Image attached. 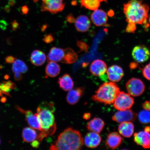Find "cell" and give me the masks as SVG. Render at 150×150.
<instances>
[{
  "mask_svg": "<svg viewBox=\"0 0 150 150\" xmlns=\"http://www.w3.org/2000/svg\"><path fill=\"white\" fill-rule=\"evenodd\" d=\"M55 110L53 103H50L48 106L44 104L37 109L42 127L37 138L40 142L48 136L52 135L56 132L57 127L54 114Z\"/></svg>",
  "mask_w": 150,
  "mask_h": 150,
  "instance_id": "6da1fadb",
  "label": "cell"
},
{
  "mask_svg": "<svg viewBox=\"0 0 150 150\" xmlns=\"http://www.w3.org/2000/svg\"><path fill=\"white\" fill-rule=\"evenodd\" d=\"M83 144V138L79 131L69 127L60 134L50 149L79 150L82 149Z\"/></svg>",
  "mask_w": 150,
  "mask_h": 150,
  "instance_id": "7a4b0ae2",
  "label": "cell"
},
{
  "mask_svg": "<svg viewBox=\"0 0 150 150\" xmlns=\"http://www.w3.org/2000/svg\"><path fill=\"white\" fill-rule=\"evenodd\" d=\"M149 7L142 0H130L123 5L126 21L140 25H147Z\"/></svg>",
  "mask_w": 150,
  "mask_h": 150,
  "instance_id": "3957f363",
  "label": "cell"
},
{
  "mask_svg": "<svg viewBox=\"0 0 150 150\" xmlns=\"http://www.w3.org/2000/svg\"><path fill=\"white\" fill-rule=\"evenodd\" d=\"M120 91L119 87L114 82H106L99 87L92 99L95 102L110 105L114 103Z\"/></svg>",
  "mask_w": 150,
  "mask_h": 150,
  "instance_id": "277c9868",
  "label": "cell"
},
{
  "mask_svg": "<svg viewBox=\"0 0 150 150\" xmlns=\"http://www.w3.org/2000/svg\"><path fill=\"white\" fill-rule=\"evenodd\" d=\"M113 103L116 109L125 110L130 109L132 107L134 104V100L129 93L120 91Z\"/></svg>",
  "mask_w": 150,
  "mask_h": 150,
  "instance_id": "5b68a950",
  "label": "cell"
},
{
  "mask_svg": "<svg viewBox=\"0 0 150 150\" xmlns=\"http://www.w3.org/2000/svg\"><path fill=\"white\" fill-rule=\"evenodd\" d=\"M126 87L129 94L134 97L142 95L145 90V86L143 82L136 78L129 80L126 84Z\"/></svg>",
  "mask_w": 150,
  "mask_h": 150,
  "instance_id": "8992f818",
  "label": "cell"
},
{
  "mask_svg": "<svg viewBox=\"0 0 150 150\" xmlns=\"http://www.w3.org/2000/svg\"><path fill=\"white\" fill-rule=\"evenodd\" d=\"M63 0H42L41 9L42 12H48L52 14L61 12L64 8Z\"/></svg>",
  "mask_w": 150,
  "mask_h": 150,
  "instance_id": "52a82bcc",
  "label": "cell"
},
{
  "mask_svg": "<svg viewBox=\"0 0 150 150\" xmlns=\"http://www.w3.org/2000/svg\"><path fill=\"white\" fill-rule=\"evenodd\" d=\"M16 108L25 115L26 120L30 127L40 131L42 130L40 121L37 113L34 114L31 110H24L18 106H16Z\"/></svg>",
  "mask_w": 150,
  "mask_h": 150,
  "instance_id": "ba28073f",
  "label": "cell"
},
{
  "mask_svg": "<svg viewBox=\"0 0 150 150\" xmlns=\"http://www.w3.org/2000/svg\"><path fill=\"white\" fill-rule=\"evenodd\" d=\"M133 59L137 62L142 63L149 60L150 57V52L147 47L139 45L134 47L132 50Z\"/></svg>",
  "mask_w": 150,
  "mask_h": 150,
  "instance_id": "9c48e42d",
  "label": "cell"
},
{
  "mask_svg": "<svg viewBox=\"0 0 150 150\" xmlns=\"http://www.w3.org/2000/svg\"><path fill=\"white\" fill-rule=\"evenodd\" d=\"M137 117V114L131 110H119L114 114L112 120L118 123L125 122L134 121Z\"/></svg>",
  "mask_w": 150,
  "mask_h": 150,
  "instance_id": "30bf717a",
  "label": "cell"
},
{
  "mask_svg": "<svg viewBox=\"0 0 150 150\" xmlns=\"http://www.w3.org/2000/svg\"><path fill=\"white\" fill-rule=\"evenodd\" d=\"M107 70V65L104 61L97 59L94 61L90 67V72L96 76H101L104 74Z\"/></svg>",
  "mask_w": 150,
  "mask_h": 150,
  "instance_id": "8fae6325",
  "label": "cell"
},
{
  "mask_svg": "<svg viewBox=\"0 0 150 150\" xmlns=\"http://www.w3.org/2000/svg\"><path fill=\"white\" fill-rule=\"evenodd\" d=\"M91 20L93 23L97 26H104L108 22V15L104 11L97 9L91 14Z\"/></svg>",
  "mask_w": 150,
  "mask_h": 150,
  "instance_id": "7c38bea8",
  "label": "cell"
},
{
  "mask_svg": "<svg viewBox=\"0 0 150 150\" xmlns=\"http://www.w3.org/2000/svg\"><path fill=\"white\" fill-rule=\"evenodd\" d=\"M106 72L109 80L112 82H119L124 75L122 69L117 65L109 67Z\"/></svg>",
  "mask_w": 150,
  "mask_h": 150,
  "instance_id": "4fadbf2b",
  "label": "cell"
},
{
  "mask_svg": "<svg viewBox=\"0 0 150 150\" xmlns=\"http://www.w3.org/2000/svg\"><path fill=\"white\" fill-rule=\"evenodd\" d=\"M134 140L138 145L142 146L144 149L150 148V134L146 131H142L134 133Z\"/></svg>",
  "mask_w": 150,
  "mask_h": 150,
  "instance_id": "5bb4252c",
  "label": "cell"
},
{
  "mask_svg": "<svg viewBox=\"0 0 150 150\" xmlns=\"http://www.w3.org/2000/svg\"><path fill=\"white\" fill-rule=\"evenodd\" d=\"M101 140L102 138L98 133L91 131L86 134L83 141L87 147L93 149L98 147Z\"/></svg>",
  "mask_w": 150,
  "mask_h": 150,
  "instance_id": "9a60e30c",
  "label": "cell"
},
{
  "mask_svg": "<svg viewBox=\"0 0 150 150\" xmlns=\"http://www.w3.org/2000/svg\"><path fill=\"white\" fill-rule=\"evenodd\" d=\"M69 91L66 97L67 102L69 104L74 105L78 103L83 95L84 89L83 87H78Z\"/></svg>",
  "mask_w": 150,
  "mask_h": 150,
  "instance_id": "2e32d148",
  "label": "cell"
},
{
  "mask_svg": "<svg viewBox=\"0 0 150 150\" xmlns=\"http://www.w3.org/2000/svg\"><path fill=\"white\" fill-rule=\"evenodd\" d=\"M75 26L77 30L80 32H86L91 27V21L87 16L80 15L75 21Z\"/></svg>",
  "mask_w": 150,
  "mask_h": 150,
  "instance_id": "e0dca14e",
  "label": "cell"
},
{
  "mask_svg": "<svg viewBox=\"0 0 150 150\" xmlns=\"http://www.w3.org/2000/svg\"><path fill=\"white\" fill-rule=\"evenodd\" d=\"M123 139L119 133L112 132L108 135L106 140V145L110 149H115L122 143Z\"/></svg>",
  "mask_w": 150,
  "mask_h": 150,
  "instance_id": "ac0fdd59",
  "label": "cell"
},
{
  "mask_svg": "<svg viewBox=\"0 0 150 150\" xmlns=\"http://www.w3.org/2000/svg\"><path fill=\"white\" fill-rule=\"evenodd\" d=\"M59 87L63 91H69L74 87V83L72 77L68 74H64L59 79L58 81Z\"/></svg>",
  "mask_w": 150,
  "mask_h": 150,
  "instance_id": "d6986e66",
  "label": "cell"
},
{
  "mask_svg": "<svg viewBox=\"0 0 150 150\" xmlns=\"http://www.w3.org/2000/svg\"><path fill=\"white\" fill-rule=\"evenodd\" d=\"M105 124L100 118L94 117L88 122L87 125L88 130L97 133H100L104 128Z\"/></svg>",
  "mask_w": 150,
  "mask_h": 150,
  "instance_id": "ffe728a7",
  "label": "cell"
},
{
  "mask_svg": "<svg viewBox=\"0 0 150 150\" xmlns=\"http://www.w3.org/2000/svg\"><path fill=\"white\" fill-rule=\"evenodd\" d=\"M134 126L131 122H122L118 127L120 134L126 138L130 137L134 132Z\"/></svg>",
  "mask_w": 150,
  "mask_h": 150,
  "instance_id": "44dd1931",
  "label": "cell"
},
{
  "mask_svg": "<svg viewBox=\"0 0 150 150\" xmlns=\"http://www.w3.org/2000/svg\"><path fill=\"white\" fill-rule=\"evenodd\" d=\"M46 57L44 52L40 50H35L32 52L30 57L31 63L36 66H40L45 62Z\"/></svg>",
  "mask_w": 150,
  "mask_h": 150,
  "instance_id": "7402d4cb",
  "label": "cell"
},
{
  "mask_svg": "<svg viewBox=\"0 0 150 150\" xmlns=\"http://www.w3.org/2000/svg\"><path fill=\"white\" fill-rule=\"evenodd\" d=\"M64 55V50L62 49L53 47L50 49L47 56L48 61L57 62H61Z\"/></svg>",
  "mask_w": 150,
  "mask_h": 150,
  "instance_id": "603a6c76",
  "label": "cell"
},
{
  "mask_svg": "<svg viewBox=\"0 0 150 150\" xmlns=\"http://www.w3.org/2000/svg\"><path fill=\"white\" fill-rule=\"evenodd\" d=\"M61 67L55 62H48L45 69V72L47 76L52 78L57 76L61 72Z\"/></svg>",
  "mask_w": 150,
  "mask_h": 150,
  "instance_id": "cb8c5ba5",
  "label": "cell"
},
{
  "mask_svg": "<svg viewBox=\"0 0 150 150\" xmlns=\"http://www.w3.org/2000/svg\"><path fill=\"white\" fill-rule=\"evenodd\" d=\"M78 56L77 54L70 48H67L64 50V55L62 63L67 64H72L77 60Z\"/></svg>",
  "mask_w": 150,
  "mask_h": 150,
  "instance_id": "d4e9b609",
  "label": "cell"
},
{
  "mask_svg": "<svg viewBox=\"0 0 150 150\" xmlns=\"http://www.w3.org/2000/svg\"><path fill=\"white\" fill-rule=\"evenodd\" d=\"M38 134L31 127H26L22 131V138L25 142H32L37 139Z\"/></svg>",
  "mask_w": 150,
  "mask_h": 150,
  "instance_id": "484cf974",
  "label": "cell"
},
{
  "mask_svg": "<svg viewBox=\"0 0 150 150\" xmlns=\"http://www.w3.org/2000/svg\"><path fill=\"white\" fill-rule=\"evenodd\" d=\"M107 2V0H81V6L90 10L95 11L98 9L102 1Z\"/></svg>",
  "mask_w": 150,
  "mask_h": 150,
  "instance_id": "4316f807",
  "label": "cell"
},
{
  "mask_svg": "<svg viewBox=\"0 0 150 150\" xmlns=\"http://www.w3.org/2000/svg\"><path fill=\"white\" fill-rule=\"evenodd\" d=\"M13 64L12 69L14 73L19 72L24 74L28 70L27 66L21 60L16 59Z\"/></svg>",
  "mask_w": 150,
  "mask_h": 150,
  "instance_id": "83f0119b",
  "label": "cell"
},
{
  "mask_svg": "<svg viewBox=\"0 0 150 150\" xmlns=\"http://www.w3.org/2000/svg\"><path fill=\"white\" fill-rule=\"evenodd\" d=\"M138 118L141 123L143 124H147L150 123V110H143L139 114Z\"/></svg>",
  "mask_w": 150,
  "mask_h": 150,
  "instance_id": "f1b7e54d",
  "label": "cell"
},
{
  "mask_svg": "<svg viewBox=\"0 0 150 150\" xmlns=\"http://www.w3.org/2000/svg\"><path fill=\"white\" fill-rule=\"evenodd\" d=\"M142 74L146 79L150 81V62L142 69Z\"/></svg>",
  "mask_w": 150,
  "mask_h": 150,
  "instance_id": "f546056e",
  "label": "cell"
},
{
  "mask_svg": "<svg viewBox=\"0 0 150 150\" xmlns=\"http://www.w3.org/2000/svg\"><path fill=\"white\" fill-rule=\"evenodd\" d=\"M0 87H1L2 92L3 94L11 97L10 92L11 89L9 88L8 86H7L4 82H3V83H1Z\"/></svg>",
  "mask_w": 150,
  "mask_h": 150,
  "instance_id": "4dcf8cb0",
  "label": "cell"
},
{
  "mask_svg": "<svg viewBox=\"0 0 150 150\" xmlns=\"http://www.w3.org/2000/svg\"><path fill=\"white\" fill-rule=\"evenodd\" d=\"M137 26L136 24L129 22L127 26L125 32L127 33H134L136 31Z\"/></svg>",
  "mask_w": 150,
  "mask_h": 150,
  "instance_id": "1f68e13d",
  "label": "cell"
},
{
  "mask_svg": "<svg viewBox=\"0 0 150 150\" xmlns=\"http://www.w3.org/2000/svg\"><path fill=\"white\" fill-rule=\"evenodd\" d=\"M77 46L82 51L87 52L88 50V47L87 45L85 43L80 41H78L77 42Z\"/></svg>",
  "mask_w": 150,
  "mask_h": 150,
  "instance_id": "d6a6232c",
  "label": "cell"
},
{
  "mask_svg": "<svg viewBox=\"0 0 150 150\" xmlns=\"http://www.w3.org/2000/svg\"><path fill=\"white\" fill-rule=\"evenodd\" d=\"M54 40V37L53 35L51 34L45 35L43 39V41L47 44H49V43H51L53 42Z\"/></svg>",
  "mask_w": 150,
  "mask_h": 150,
  "instance_id": "836d02e7",
  "label": "cell"
},
{
  "mask_svg": "<svg viewBox=\"0 0 150 150\" xmlns=\"http://www.w3.org/2000/svg\"><path fill=\"white\" fill-rule=\"evenodd\" d=\"M16 59V58H15L14 56H9L6 57L5 60L6 63L11 64L14 62Z\"/></svg>",
  "mask_w": 150,
  "mask_h": 150,
  "instance_id": "e575fe53",
  "label": "cell"
},
{
  "mask_svg": "<svg viewBox=\"0 0 150 150\" xmlns=\"http://www.w3.org/2000/svg\"><path fill=\"white\" fill-rule=\"evenodd\" d=\"M66 20L67 22L71 23H74L75 21H76L74 16L72 14H69L68 16L66 17Z\"/></svg>",
  "mask_w": 150,
  "mask_h": 150,
  "instance_id": "d590c367",
  "label": "cell"
},
{
  "mask_svg": "<svg viewBox=\"0 0 150 150\" xmlns=\"http://www.w3.org/2000/svg\"><path fill=\"white\" fill-rule=\"evenodd\" d=\"M3 82L6 84L7 86H8L11 89H14L16 88V84L10 80L7 81H3Z\"/></svg>",
  "mask_w": 150,
  "mask_h": 150,
  "instance_id": "8d00e7d4",
  "label": "cell"
},
{
  "mask_svg": "<svg viewBox=\"0 0 150 150\" xmlns=\"http://www.w3.org/2000/svg\"><path fill=\"white\" fill-rule=\"evenodd\" d=\"M14 79L16 81H20L23 79V76L21 73L19 72L15 73L14 75Z\"/></svg>",
  "mask_w": 150,
  "mask_h": 150,
  "instance_id": "74e56055",
  "label": "cell"
},
{
  "mask_svg": "<svg viewBox=\"0 0 150 150\" xmlns=\"http://www.w3.org/2000/svg\"><path fill=\"white\" fill-rule=\"evenodd\" d=\"M11 25H12V29L14 31L16 30L19 26V24L16 20H14L13 21L11 22Z\"/></svg>",
  "mask_w": 150,
  "mask_h": 150,
  "instance_id": "f35d334b",
  "label": "cell"
},
{
  "mask_svg": "<svg viewBox=\"0 0 150 150\" xmlns=\"http://www.w3.org/2000/svg\"><path fill=\"white\" fill-rule=\"evenodd\" d=\"M142 107L144 109L150 110V102L146 101L142 105Z\"/></svg>",
  "mask_w": 150,
  "mask_h": 150,
  "instance_id": "ab89813d",
  "label": "cell"
},
{
  "mask_svg": "<svg viewBox=\"0 0 150 150\" xmlns=\"http://www.w3.org/2000/svg\"><path fill=\"white\" fill-rule=\"evenodd\" d=\"M40 142L38 140H35L32 142L31 145L33 148H38L40 145Z\"/></svg>",
  "mask_w": 150,
  "mask_h": 150,
  "instance_id": "60d3db41",
  "label": "cell"
},
{
  "mask_svg": "<svg viewBox=\"0 0 150 150\" xmlns=\"http://www.w3.org/2000/svg\"><path fill=\"white\" fill-rule=\"evenodd\" d=\"M29 11V8L28 7L26 6H24L22 7V13L24 14H27Z\"/></svg>",
  "mask_w": 150,
  "mask_h": 150,
  "instance_id": "b9f144b4",
  "label": "cell"
},
{
  "mask_svg": "<svg viewBox=\"0 0 150 150\" xmlns=\"http://www.w3.org/2000/svg\"><path fill=\"white\" fill-rule=\"evenodd\" d=\"M91 117V114L89 112L84 113L83 116V119L86 120L89 119Z\"/></svg>",
  "mask_w": 150,
  "mask_h": 150,
  "instance_id": "7bdbcfd3",
  "label": "cell"
},
{
  "mask_svg": "<svg viewBox=\"0 0 150 150\" xmlns=\"http://www.w3.org/2000/svg\"><path fill=\"white\" fill-rule=\"evenodd\" d=\"M138 66V64L136 62H132L130 64V67L131 69H134L137 68Z\"/></svg>",
  "mask_w": 150,
  "mask_h": 150,
  "instance_id": "ee69618b",
  "label": "cell"
},
{
  "mask_svg": "<svg viewBox=\"0 0 150 150\" xmlns=\"http://www.w3.org/2000/svg\"><path fill=\"white\" fill-rule=\"evenodd\" d=\"M7 99L5 97H2L1 99V102L2 103H5L6 102Z\"/></svg>",
  "mask_w": 150,
  "mask_h": 150,
  "instance_id": "f6af8a7d",
  "label": "cell"
},
{
  "mask_svg": "<svg viewBox=\"0 0 150 150\" xmlns=\"http://www.w3.org/2000/svg\"><path fill=\"white\" fill-rule=\"evenodd\" d=\"M144 131L146 132L150 133V127L149 126H147L145 127Z\"/></svg>",
  "mask_w": 150,
  "mask_h": 150,
  "instance_id": "bcb514c9",
  "label": "cell"
},
{
  "mask_svg": "<svg viewBox=\"0 0 150 150\" xmlns=\"http://www.w3.org/2000/svg\"><path fill=\"white\" fill-rule=\"evenodd\" d=\"M15 3V2L14 1L12 0V1H9V5L11 6H13L14 5Z\"/></svg>",
  "mask_w": 150,
  "mask_h": 150,
  "instance_id": "7dc6e473",
  "label": "cell"
},
{
  "mask_svg": "<svg viewBox=\"0 0 150 150\" xmlns=\"http://www.w3.org/2000/svg\"><path fill=\"white\" fill-rule=\"evenodd\" d=\"M4 9L5 12H8L9 11H10V8H9V7L8 6H6L5 7Z\"/></svg>",
  "mask_w": 150,
  "mask_h": 150,
  "instance_id": "c3c4849f",
  "label": "cell"
},
{
  "mask_svg": "<svg viewBox=\"0 0 150 150\" xmlns=\"http://www.w3.org/2000/svg\"><path fill=\"white\" fill-rule=\"evenodd\" d=\"M4 78L6 80H8L9 78V74H6L5 75Z\"/></svg>",
  "mask_w": 150,
  "mask_h": 150,
  "instance_id": "681fc988",
  "label": "cell"
},
{
  "mask_svg": "<svg viewBox=\"0 0 150 150\" xmlns=\"http://www.w3.org/2000/svg\"><path fill=\"white\" fill-rule=\"evenodd\" d=\"M71 4L72 5L76 6L77 4V1H73L71 2Z\"/></svg>",
  "mask_w": 150,
  "mask_h": 150,
  "instance_id": "f907efd6",
  "label": "cell"
},
{
  "mask_svg": "<svg viewBox=\"0 0 150 150\" xmlns=\"http://www.w3.org/2000/svg\"><path fill=\"white\" fill-rule=\"evenodd\" d=\"M1 83H0V85H1ZM3 93L2 92L1 87H0V96L1 97H3Z\"/></svg>",
  "mask_w": 150,
  "mask_h": 150,
  "instance_id": "816d5d0a",
  "label": "cell"
},
{
  "mask_svg": "<svg viewBox=\"0 0 150 150\" xmlns=\"http://www.w3.org/2000/svg\"><path fill=\"white\" fill-rule=\"evenodd\" d=\"M38 1V0H33L34 2L35 3L37 2Z\"/></svg>",
  "mask_w": 150,
  "mask_h": 150,
  "instance_id": "f5cc1de1",
  "label": "cell"
},
{
  "mask_svg": "<svg viewBox=\"0 0 150 150\" xmlns=\"http://www.w3.org/2000/svg\"><path fill=\"white\" fill-rule=\"evenodd\" d=\"M149 23L150 24V17H149Z\"/></svg>",
  "mask_w": 150,
  "mask_h": 150,
  "instance_id": "db71d44e",
  "label": "cell"
},
{
  "mask_svg": "<svg viewBox=\"0 0 150 150\" xmlns=\"http://www.w3.org/2000/svg\"><path fill=\"white\" fill-rule=\"evenodd\" d=\"M0 144H1V139H0Z\"/></svg>",
  "mask_w": 150,
  "mask_h": 150,
  "instance_id": "11a10c76",
  "label": "cell"
}]
</instances>
